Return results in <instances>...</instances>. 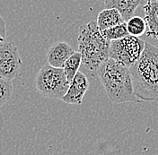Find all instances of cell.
<instances>
[{"mask_svg":"<svg viewBox=\"0 0 158 155\" xmlns=\"http://www.w3.org/2000/svg\"><path fill=\"white\" fill-rule=\"evenodd\" d=\"M13 95L12 81L0 77V108L11 100Z\"/></svg>","mask_w":158,"mask_h":155,"instance_id":"cell-15","label":"cell"},{"mask_svg":"<svg viewBox=\"0 0 158 155\" xmlns=\"http://www.w3.org/2000/svg\"><path fill=\"white\" fill-rule=\"evenodd\" d=\"M81 64H82V57L78 51L77 52L75 51L66 61L63 67V70L69 83L73 80V78L75 77V75L78 72Z\"/></svg>","mask_w":158,"mask_h":155,"instance_id":"cell-12","label":"cell"},{"mask_svg":"<svg viewBox=\"0 0 158 155\" xmlns=\"http://www.w3.org/2000/svg\"><path fill=\"white\" fill-rule=\"evenodd\" d=\"M145 45L146 42L143 39L131 35L111 40L110 43L109 58H112L129 68L140 58Z\"/></svg>","mask_w":158,"mask_h":155,"instance_id":"cell-5","label":"cell"},{"mask_svg":"<svg viewBox=\"0 0 158 155\" xmlns=\"http://www.w3.org/2000/svg\"><path fill=\"white\" fill-rule=\"evenodd\" d=\"M125 21L123 20L121 14L115 8H106L101 11L96 20L100 31L113 27Z\"/></svg>","mask_w":158,"mask_h":155,"instance_id":"cell-11","label":"cell"},{"mask_svg":"<svg viewBox=\"0 0 158 155\" xmlns=\"http://www.w3.org/2000/svg\"><path fill=\"white\" fill-rule=\"evenodd\" d=\"M138 101H158V48L146 42L138 61L129 67Z\"/></svg>","mask_w":158,"mask_h":155,"instance_id":"cell-1","label":"cell"},{"mask_svg":"<svg viewBox=\"0 0 158 155\" xmlns=\"http://www.w3.org/2000/svg\"><path fill=\"white\" fill-rule=\"evenodd\" d=\"M146 1H147V0H145V2H146Z\"/></svg>","mask_w":158,"mask_h":155,"instance_id":"cell-18","label":"cell"},{"mask_svg":"<svg viewBox=\"0 0 158 155\" xmlns=\"http://www.w3.org/2000/svg\"><path fill=\"white\" fill-rule=\"evenodd\" d=\"M75 52L74 49L65 41H57L48 49L46 58L48 65L57 68H63L66 61Z\"/></svg>","mask_w":158,"mask_h":155,"instance_id":"cell-8","label":"cell"},{"mask_svg":"<svg viewBox=\"0 0 158 155\" xmlns=\"http://www.w3.org/2000/svg\"><path fill=\"white\" fill-rule=\"evenodd\" d=\"M88 88L89 81L85 75L82 72H77L70 82L68 92L61 100L67 104L80 105Z\"/></svg>","mask_w":158,"mask_h":155,"instance_id":"cell-7","label":"cell"},{"mask_svg":"<svg viewBox=\"0 0 158 155\" xmlns=\"http://www.w3.org/2000/svg\"><path fill=\"white\" fill-rule=\"evenodd\" d=\"M22 65L16 45L10 41L3 42L0 45V77L13 81L21 75Z\"/></svg>","mask_w":158,"mask_h":155,"instance_id":"cell-6","label":"cell"},{"mask_svg":"<svg viewBox=\"0 0 158 155\" xmlns=\"http://www.w3.org/2000/svg\"><path fill=\"white\" fill-rule=\"evenodd\" d=\"M77 41L82 64L89 71L96 72L101 65L109 58L110 41L102 35L94 20L80 27Z\"/></svg>","mask_w":158,"mask_h":155,"instance_id":"cell-3","label":"cell"},{"mask_svg":"<svg viewBox=\"0 0 158 155\" xmlns=\"http://www.w3.org/2000/svg\"><path fill=\"white\" fill-rule=\"evenodd\" d=\"M102 2H103L104 4H105V3H107V2H108L109 0H102Z\"/></svg>","mask_w":158,"mask_h":155,"instance_id":"cell-17","label":"cell"},{"mask_svg":"<svg viewBox=\"0 0 158 155\" xmlns=\"http://www.w3.org/2000/svg\"><path fill=\"white\" fill-rule=\"evenodd\" d=\"M128 34L135 37H140L146 34L147 23L140 16H132L126 22Z\"/></svg>","mask_w":158,"mask_h":155,"instance_id":"cell-13","label":"cell"},{"mask_svg":"<svg viewBox=\"0 0 158 155\" xmlns=\"http://www.w3.org/2000/svg\"><path fill=\"white\" fill-rule=\"evenodd\" d=\"M145 0H109L105 3L106 8H115L121 14L122 18L127 22L134 16L136 10L140 5H143Z\"/></svg>","mask_w":158,"mask_h":155,"instance_id":"cell-10","label":"cell"},{"mask_svg":"<svg viewBox=\"0 0 158 155\" xmlns=\"http://www.w3.org/2000/svg\"><path fill=\"white\" fill-rule=\"evenodd\" d=\"M70 83L63 68L45 65L40 68L35 77V88L45 98L62 100L67 93Z\"/></svg>","mask_w":158,"mask_h":155,"instance_id":"cell-4","label":"cell"},{"mask_svg":"<svg viewBox=\"0 0 158 155\" xmlns=\"http://www.w3.org/2000/svg\"><path fill=\"white\" fill-rule=\"evenodd\" d=\"M6 37V25L3 17L0 15V45L5 42Z\"/></svg>","mask_w":158,"mask_h":155,"instance_id":"cell-16","label":"cell"},{"mask_svg":"<svg viewBox=\"0 0 158 155\" xmlns=\"http://www.w3.org/2000/svg\"><path fill=\"white\" fill-rule=\"evenodd\" d=\"M105 92L113 103L138 101L133 90L129 68L118 61L108 58L96 71Z\"/></svg>","mask_w":158,"mask_h":155,"instance_id":"cell-2","label":"cell"},{"mask_svg":"<svg viewBox=\"0 0 158 155\" xmlns=\"http://www.w3.org/2000/svg\"><path fill=\"white\" fill-rule=\"evenodd\" d=\"M101 33L109 41L122 39V38L129 35L128 29H127L126 22H123L118 25H115V26L108 28V29L102 30V31H101Z\"/></svg>","mask_w":158,"mask_h":155,"instance_id":"cell-14","label":"cell"},{"mask_svg":"<svg viewBox=\"0 0 158 155\" xmlns=\"http://www.w3.org/2000/svg\"><path fill=\"white\" fill-rule=\"evenodd\" d=\"M143 11L147 23L146 35L158 40V0H147L143 4Z\"/></svg>","mask_w":158,"mask_h":155,"instance_id":"cell-9","label":"cell"}]
</instances>
